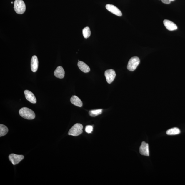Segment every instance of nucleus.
Listing matches in <instances>:
<instances>
[{"instance_id": "1", "label": "nucleus", "mask_w": 185, "mask_h": 185, "mask_svg": "<svg viewBox=\"0 0 185 185\" xmlns=\"http://www.w3.org/2000/svg\"><path fill=\"white\" fill-rule=\"evenodd\" d=\"M19 114L21 117L26 119L32 120L34 119L35 117L34 112L32 110L26 107L20 109Z\"/></svg>"}, {"instance_id": "2", "label": "nucleus", "mask_w": 185, "mask_h": 185, "mask_svg": "<svg viewBox=\"0 0 185 185\" xmlns=\"http://www.w3.org/2000/svg\"><path fill=\"white\" fill-rule=\"evenodd\" d=\"M14 10L19 14H24L26 10V6L22 0H15L14 2Z\"/></svg>"}, {"instance_id": "3", "label": "nucleus", "mask_w": 185, "mask_h": 185, "mask_svg": "<svg viewBox=\"0 0 185 185\" xmlns=\"http://www.w3.org/2000/svg\"><path fill=\"white\" fill-rule=\"evenodd\" d=\"M83 126L80 124H76L70 129L68 134L73 136H78L83 132Z\"/></svg>"}, {"instance_id": "4", "label": "nucleus", "mask_w": 185, "mask_h": 185, "mask_svg": "<svg viewBox=\"0 0 185 185\" xmlns=\"http://www.w3.org/2000/svg\"><path fill=\"white\" fill-rule=\"evenodd\" d=\"M140 63V60L138 57H132L129 61L127 65V69L131 71H134Z\"/></svg>"}, {"instance_id": "5", "label": "nucleus", "mask_w": 185, "mask_h": 185, "mask_svg": "<svg viewBox=\"0 0 185 185\" xmlns=\"http://www.w3.org/2000/svg\"><path fill=\"white\" fill-rule=\"evenodd\" d=\"M105 76L108 84H111L115 78L116 72L113 69L107 70L105 71Z\"/></svg>"}, {"instance_id": "6", "label": "nucleus", "mask_w": 185, "mask_h": 185, "mask_svg": "<svg viewBox=\"0 0 185 185\" xmlns=\"http://www.w3.org/2000/svg\"><path fill=\"white\" fill-rule=\"evenodd\" d=\"M24 156L23 155H18L11 154L9 156V161L13 165H16L24 159Z\"/></svg>"}, {"instance_id": "7", "label": "nucleus", "mask_w": 185, "mask_h": 185, "mask_svg": "<svg viewBox=\"0 0 185 185\" xmlns=\"http://www.w3.org/2000/svg\"><path fill=\"white\" fill-rule=\"evenodd\" d=\"M107 9L110 12L118 16H121L122 15V12L118 8L115 6L108 4L106 6Z\"/></svg>"}, {"instance_id": "8", "label": "nucleus", "mask_w": 185, "mask_h": 185, "mask_svg": "<svg viewBox=\"0 0 185 185\" xmlns=\"http://www.w3.org/2000/svg\"><path fill=\"white\" fill-rule=\"evenodd\" d=\"M139 151L141 155L149 156V155L148 144L144 142H142L140 147Z\"/></svg>"}, {"instance_id": "9", "label": "nucleus", "mask_w": 185, "mask_h": 185, "mask_svg": "<svg viewBox=\"0 0 185 185\" xmlns=\"http://www.w3.org/2000/svg\"><path fill=\"white\" fill-rule=\"evenodd\" d=\"M25 96L27 100L30 102L35 104L36 103V99L35 95L30 91L26 90L24 91Z\"/></svg>"}, {"instance_id": "10", "label": "nucleus", "mask_w": 185, "mask_h": 185, "mask_svg": "<svg viewBox=\"0 0 185 185\" xmlns=\"http://www.w3.org/2000/svg\"><path fill=\"white\" fill-rule=\"evenodd\" d=\"M164 24L168 30L170 31L176 30L178 29L177 26L174 22L167 20L164 21Z\"/></svg>"}, {"instance_id": "11", "label": "nucleus", "mask_w": 185, "mask_h": 185, "mask_svg": "<svg viewBox=\"0 0 185 185\" xmlns=\"http://www.w3.org/2000/svg\"><path fill=\"white\" fill-rule=\"evenodd\" d=\"M39 61L36 56H33L31 60V69L33 72H36L38 67Z\"/></svg>"}, {"instance_id": "12", "label": "nucleus", "mask_w": 185, "mask_h": 185, "mask_svg": "<svg viewBox=\"0 0 185 185\" xmlns=\"http://www.w3.org/2000/svg\"><path fill=\"white\" fill-rule=\"evenodd\" d=\"M54 74L56 77L62 79L64 77L65 72L61 66H59L55 71Z\"/></svg>"}, {"instance_id": "13", "label": "nucleus", "mask_w": 185, "mask_h": 185, "mask_svg": "<svg viewBox=\"0 0 185 185\" xmlns=\"http://www.w3.org/2000/svg\"><path fill=\"white\" fill-rule=\"evenodd\" d=\"M70 101L73 104L79 107H82L83 103L81 100L76 95H74L70 99Z\"/></svg>"}, {"instance_id": "14", "label": "nucleus", "mask_w": 185, "mask_h": 185, "mask_svg": "<svg viewBox=\"0 0 185 185\" xmlns=\"http://www.w3.org/2000/svg\"><path fill=\"white\" fill-rule=\"evenodd\" d=\"M78 66L80 69L83 72L88 73L90 71V67L84 62L79 61L78 63Z\"/></svg>"}, {"instance_id": "15", "label": "nucleus", "mask_w": 185, "mask_h": 185, "mask_svg": "<svg viewBox=\"0 0 185 185\" xmlns=\"http://www.w3.org/2000/svg\"><path fill=\"white\" fill-rule=\"evenodd\" d=\"M179 129L177 128H174L170 129L166 131V134L168 135H175L180 134Z\"/></svg>"}, {"instance_id": "16", "label": "nucleus", "mask_w": 185, "mask_h": 185, "mask_svg": "<svg viewBox=\"0 0 185 185\" xmlns=\"http://www.w3.org/2000/svg\"><path fill=\"white\" fill-rule=\"evenodd\" d=\"M8 131V129L7 126L3 124H0V137L5 136Z\"/></svg>"}, {"instance_id": "17", "label": "nucleus", "mask_w": 185, "mask_h": 185, "mask_svg": "<svg viewBox=\"0 0 185 185\" xmlns=\"http://www.w3.org/2000/svg\"><path fill=\"white\" fill-rule=\"evenodd\" d=\"M102 109H97L94 110H92L89 112V114L91 117H95L102 113Z\"/></svg>"}, {"instance_id": "18", "label": "nucleus", "mask_w": 185, "mask_h": 185, "mask_svg": "<svg viewBox=\"0 0 185 185\" xmlns=\"http://www.w3.org/2000/svg\"><path fill=\"white\" fill-rule=\"evenodd\" d=\"M82 33L83 36L85 39H87L90 36L91 34L90 28L89 27L84 28L83 29Z\"/></svg>"}, {"instance_id": "19", "label": "nucleus", "mask_w": 185, "mask_h": 185, "mask_svg": "<svg viewBox=\"0 0 185 185\" xmlns=\"http://www.w3.org/2000/svg\"><path fill=\"white\" fill-rule=\"evenodd\" d=\"M93 130V128L92 126L88 125L86 126L85 128V131L88 134H90L92 133Z\"/></svg>"}, {"instance_id": "20", "label": "nucleus", "mask_w": 185, "mask_h": 185, "mask_svg": "<svg viewBox=\"0 0 185 185\" xmlns=\"http://www.w3.org/2000/svg\"><path fill=\"white\" fill-rule=\"evenodd\" d=\"M163 3L165 4H169L171 1H174L175 0H161Z\"/></svg>"}, {"instance_id": "21", "label": "nucleus", "mask_w": 185, "mask_h": 185, "mask_svg": "<svg viewBox=\"0 0 185 185\" xmlns=\"http://www.w3.org/2000/svg\"><path fill=\"white\" fill-rule=\"evenodd\" d=\"M11 3H12V4H13V2H11Z\"/></svg>"}]
</instances>
